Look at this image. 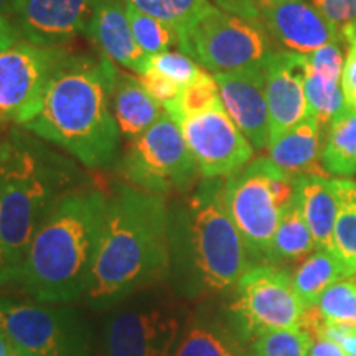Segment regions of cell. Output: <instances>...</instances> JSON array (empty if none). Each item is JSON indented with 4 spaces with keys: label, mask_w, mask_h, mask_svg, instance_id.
<instances>
[{
    "label": "cell",
    "mask_w": 356,
    "mask_h": 356,
    "mask_svg": "<svg viewBox=\"0 0 356 356\" xmlns=\"http://www.w3.org/2000/svg\"><path fill=\"white\" fill-rule=\"evenodd\" d=\"M168 286L186 302L229 296L254 264L225 203V180L202 178L168 204Z\"/></svg>",
    "instance_id": "1"
},
{
    "label": "cell",
    "mask_w": 356,
    "mask_h": 356,
    "mask_svg": "<svg viewBox=\"0 0 356 356\" xmlns=\"http://www.w3.org/2000/svg\"><path fill=\"white\" fill-rule=\"evenodd\" d=\"M167 197L119 185L108 200L84 302L109 310L134 293L168 282Z\"/></svg>",
    "instance_id": "2"
},
{
    "label": "cell",
    "mask_w": 356,
    "mask_h": 356,
    "mask_svg": "<svg viewBox=\"0 0 356 356\" xmlns=\"http://www.w3.org/2000/svg\"><path fill=\"white\" fill-rule=\"evenodd\" d=\"M114 68L102 55L97 60L66 53L48 79L42 109L25 131L58 145L84 167H109L121 140L111 106Z\"/></svg>",
    "instance_id": "3"
},
{
    "label": "cell",
    "mask_w": 356,
    "mask_h": 356,
    "mask_svg": "<svg viewBox=\"0 0 356 356\" xmlns=\"http://www.w3.org/2000/svg\"><path fill=\"white\" fill-rule=\"evenodd\" d=\"M0 264L3 284L19 282L29 246L55 204L81 186V172L73 159L13 129L0 140Z\"/></svg>",
    "instance_id": "4"
},
{
    "label": "cell",
    "mask_w": 356,
    "mask_h": 356,
    "mask_svg": "<svg viewBox=\"0 0 356 356\" xmlns=\"http://www.w3.org/2000/svg\"><path fill=\"white\" fill-rule=\"evenodd\" d=\"M108 200L102 190L81 185L44 218L19 279L33 300L68 304L86 296Z\"/></svg>",
    "instance_id": "5"
},
{
    "label": "cell",
    "mask_w": 356,
    "mask_h": 356,
    "mask_svg": "<svg viewBox=\"0 0 356 356\" xmlns=\"http://www.w3.org/2000/svg\"><path fill=\"white\" fill-rule=\"evenodd\" d=\"M190 314L170 286L144 289L109 309L95 356H170Z\"/></svg>",
    "instance_id": "6"
},
{
    "label": "cell",
    "mask_w": 356,
    "mask_h": 356,
    "mask_svg": "<svg viewBox=\"0 0 356 356\" xmlns=\"http://www.w3.org/2000/svg\"><path fill=\"white\" fill-rule=\"evenodd\" d=\"M296 195V177L269 157L251 160L225 180V203L252 259L266 264L284 211Z\"/></svg>",
    "instance_id": "7"
},
{
    "label": "cell",
    "mask_w": 356,
    "mask_h": 356,
    "mask_svg": "<svg viewBox=\"0 0 356 356\" xmlns=\"http://www.w3.org/2000/svg\"><path fill=\"white\" fill-rule=\"evenodd\" d=\"M0 332L30 356H95V333L70 305L0 297Z\"/></svg>",
    "instance_id": "8"
},
{
    "label": "cell",
    "mask_w": 356,
    "mask_h": 356,
    "mask_svg": "<svg viewBox=\"0 0 356 356\" xmlns=\"http://www.w3.org/2000/svg\"><path fill=\"white\" fill-rule=\"evenodd\" d=\"M222 309L248 345L267 332L302 328L307 312L293 289L292 274L274 264L248 269Z\"/></svg>",
    "instance_id": "9"
},
{
    "label": "cell",
    "mask_w": 356,
    "mask_h": 356,
    "mask_svg": "<svg viewBox=\"0 0 356 356\" xmlns=\"http://www.w3.org/2000/svg\"><path fill=\"white\" fill-rule=\"evenodd\" d=\"M119 173L129 185L163 197L186 193L200 178L181 129L165 109L157 122L132 139Z\"/></svg>",
    "instance_id": "10"
},
{
    "label": "cell",
    "mask_w": 356,
    "mask_h": 356,
    "mask_svg": "<svg viewBox=\"0 0 356 356\" xmlns=\"http://www.w3.org/2000/svg\"><path fill=\"white\" fill-rule=\"evenodd\" d=\"M269 38L262 26L210 6L178 33V47L215 74L266 61L274 53Z\"/></svg>",
    "instance_id": "11"
},
{
    "label": "cell",
    "mask_w": 356,
    "mask_h": 356,
    "mask_svg": "<svg viewBox=\"0 0 356 356\" xmlns=\"http://www.w3.org/2000/svg\"><path fill=\"white\" fill-rule=\"evenodd\" d=\"M66 55L60 47H38L19 40L0 51V126H26L42 109L44 88Z\"/></svg>",
    "instance_id": "12"
},
{
    "label": "cell",
    "mask_w": 356,
    "mask_h": 356,
    "mask_svg": "<svg viewBox=\"0 0 356 356\" xmlns=\"http://www.w3.org/2000/svg\"><path fill=\"white\" fill-rule=\"evenodd\" d=\"M202 178H228L254 157V147L225 108L177 121Z\"/></svg>",
    "instance_id": "13"
},
{
    "label": "cell",
    "mask_w": 356,
    "mask_h": 356,
    "mask_svg": "<svg viewBox=\"0 0 356 356\" xmlns=\"http://www.w3.org/2000/svg\"><path fill=\"white\" fill-rule=\"evenodd\" d=\"M99 0H13L20 37L38 47H60L86 33Z\"/></svg>",
    "instance_id": "14"
},
{
    "label": "cell",
    "mask_w": 356,
    "mask_h": 356,
    "mask_svg": "<svg viewBox=\"0 0 356 356\" xmlns=\"http://www.w3.org/2000/svg\"><path fill=\"white\" fill-rule=\"evenodd\" d=\"M257 12L262 29L287 51L310 55L345 38L307 0H257Z\"/></svg>",
    "instance_id": "15"
},
{
    "label": "cell",
    "mask_w": 356,
    "mask_h": 356,
    "mask_svg": "<svg viewBox=\"0 0 356 356\" xmlns=\"http://www.w3.org/2000/svg\"><path fill=\"white\" fill-rule=\"evenodd\" d=\"M220 88L222 108L254 150L269 145V109L266 99V73L262 63L213 74Z\"/></svg>",
    "instance_id": "16"
},
{
    "label": "cell",
    "mask_w": 356,
    "mask_h": 356,
    "mask_svg": "<svg viewBox=\"0 0 356 356\" xmlns=\"http://www.w3.org/2000/svg\"><path fill=\"white\" fill-rule=\"evenodd\" d=\"M269 142L309 115L305 96V55L274 51L264 61Z\"/></svg>",
    "instance_id": "17"
},
{
    "label": "cell",
    "mask_w": 356,
    "mask_h": 356,
    "mask_svg": "<svg viewBox=\"0 0 356 356\" xmlns=\"http://www.w3.org/2000/svg\"><path fill=\"white\" fill-rule=\"evenodd\" d=\"M170 356H249V345L236 333L225 309L204 300L190 314Z\"/></svg>",
    "instance_id": "18"
},
{
    "label": "cell",
    "mask_w": 356,
    "mask_h": 356,
    "mask_svg": "<svg viewBox=\"0 0 356 356\" xmlns=\"http://www.w3.org/2000/svg\"><path fill=\"white\" fill-rule=\"evenodd\" d=\"M86 35L102 56L131 70L137 76L145 74L149 55L134 38L124 0H99Z\"/></svg>",
    "instance_id": "19"
},
{
    "label": "cell",
    "mask_w": 356,
    "mask_h": 356,
    "mask_svg": "<svg viewBox=\"0 0 356 356\" xmlns=\"http://www.w3.org/2000/svg\"><path fill=\"white\" fill-rule=\"evenodd\" d=\"M323 144V126L317 115L309 113L305 119L270 140L267 145L269 159L289 175L299 177L307 173L327 175L320 162ZM328 177V175H327Z\"/></svg>",
    "instance_id": "20"
},
{
    "label": "cell",
    "mask_w": 356,
    "mask_h": 356,
    "mask_svg": "<svg viewBox=\"0 0 356 356\" xmlns=\"http://www.w3.org/2000/svg\"><path fill=\"white\" fill-rule=\"evenodd\" d=\"M111 106L121 136L136 139L159 121L163 108L154 99L137 76H129L115 65L111 83Z\"/></svg>",
    "instance_id": "21"
},
{
    "label": "cell",
    "mask_w": 356,
    "mask_h": 356,
    "mask_svg": "<svg viewBox=\"0 0 356 356\" xmlns=\"http://www.w3.org/2000/svg\"><path fill=\"white\" fill-rule=\"evenodd\" d=\"M296 195L317 249L333 252L337 198L332 188V178L315 173L296 177Z\"/></svg>",
    "instance_id": "22"
},
{
    "label": "cell",
    "mask_w": 356,
    "mask_h": 356,
    "mask_svg": "<svg viewBox=\"0 0 356 356\" xmlns=\"http://www.w3.org/2000/svg\"><path fill=\"white\" fill-rule=\"evenodd\" d=\"M320 162L327 175L337 178L356 175V111L348 104L323 129Z\"/></svg>",
    "instance_id": "23"
},
{
    "label": "cell",
    "mask_w": 356,
    "mask_h": 356,
    "mask_svg": "<svg viewBox=\"0 0 356 356\" xmlns=\"http://www.w3.org/2000/svg\"><path fill=\"white\" fill-rule=\"evenodd\" d=\"M350 277H353V274L338 259L335 252L327 249H315L293 270L292 284L300 302L309 310L317 305L327 289Z\"/></svg>",
    "instance_id": "24"
},
{
    "label": "cell",
    "mask_w": 356,
    "mask_h": 356,
    "mask_svg": "<svg viewBox=\"0 0 356 356\" xmlns=\"http://www.w3.org/2000/svg\"><path fill=\"white\" fill-rule=\"evenodd\" d=\"M315 249H317V244L307 226L299 198L293 195L291 204L280 218L266 264L279 266L284 262L304 261Z\"/></svg>",
    "instance_id": "25"
},
{
    "label": "cell",
    "mask_w": 356,
    "mask_h": 356,
    "mask_svg": "<svg viewBox=\"0 0 356 356\" xmlns=\"http://www.w3.org/2000/svg\"><path fill=\"white\" fill-rule=\"evenodd\" d=\"M337 198V221L333 231V252L356 274V181L351 178H332Z\"/></svg>",
    "instance_id": "26"
},
{
    "label": "cell",
    "mask_w": 356,
    "mask_h": 356,
    "mask_svg": "<svg viewBox=\"0 0 356 356\" xmlns=\"http://www.w3.org/2000/svg\"><path fill=\"white\" fill-rule=\"evenodd\" d=\"M221 108L222 102L220 88H218L215 76L207 73V70L193 83L181 88L180 95L175 99L163 106V109L175 119V122L184 118H190V115L203 114Z\"/></svg>",
    "instance_id": "27"
},
{
    "label": "cell",
    "mask_w": 356,
    "mask_h": 356,
    "mask_svg": "<svg viewBox=\"0 0 356 356\" xmlns=\"http://www.w3.org/2000/svg\"><path fill=\"white\" fill-rule=\"evenodd\" d=\"M341 79H332L315 73L305 65V96L312 114L317 115L323 129L345 108Z\"/></svg>",
    "instance_id": "28"
},
{
    "label": "cell",
    "mask_w": 356,
    "mask_h": 356,
    "mask_svg": "<svg viewBox=\"0 0 356 356\" xmlns=\"http://www.w3.org/2000/svg\"><path fill=\"white\" fill-rule=\"evenodd\" d=\"M126 12L134 38L145 55H159V53L170 50L173 44H178L177 32L165 22L147 15L131 3H126Z\"/></svg>",
    "instance_id": "29"
},
{
    "label": "cell",
    "mask_w": 356,
    "mask_h": 356,
    "mask_svg": "<svg viewBox=\"0 0 356 356\" xmlns=\"http://www.w3.org/2000/svg\"><path fill=\"white\" fill-rule=\"evenodd\" d=\"M140 12L165 22L173 30L181 33L195 19L211 6L210 0H124Z\"/></svg>",
    "instance_id": "30"
},
{
    "label": "cell",
    "mask_w": 356,
    "mask_h": 356,
    "mask_svg": "<svg viewBox=\"0 0 356 356\" xmlns=\"http://www.w3.org/2000/svg\"><path fill=\"white\" fill-rule=\"evenodd\" d=\"M312 310L322 322L356 327V280L350 277L333 284Z\"/></svg>",
    "instance_id": "31"
},
{
    "label": "cell",
    "mask_w": 356,
    "mask_h": 356,
    "mask_svg": "<svg viewBox=\"0 0 356 356\" xmlns=\"http://www.w3.org/2000/svg\"><path fill=\"white\" fill-rule=\"evenodd\" d=\"M312 335L304 328L267 332L249 343V356H307Z\"/></svg>",
    "instance_id": "32"
},
{
    "label": "cell",
    "mask_w": 356,
    "mask_h": 356,
    "mask_svg": "<svg viewBox=\"0 0 356 356\" xmlns=\"http://www.w3.org/2000/svg\"><path fill=\"white\" fill-rule=\"evenodd\" d=\"M203 71L202 66L186 53L167 50L159 55L149 56L145 74H155V76L170 79L184 88L186 84L193 83Z\"/></svg>",
    "instance_id": "33"
},
{
    "label": "cell",
    "mask_w": 356,
    "mask_h": 356,
    "mask_svg": "<svg viewBox=\"0 0 356 356\" xmlns=\"http://www.w3.org/2000/svg\"><path fill=\"white\" fill-rule=\"evenodd\" d=\"M312 6L343 35L345 29H356V0H312Z\"/></svg>",
    "instance_id": "34"
},
{
    "label": "cell",
    "mask_w": 356,
    "mask_h": 356,
    "mask_svg": "<svg viewBox=\"0 0 356 356\" xmlns=\"http://www.w3.org/2000/svg\"><path fill=\"white\" fill-rule=\"evenodd\" d=\"M343 37L348 43L346 58L343 65V74H341V89H343L345 102L356 111V29L343 30Z\"/></svg>",
    "instance_id": "35"
},
{
    "label": "cell",
    "mask_w": 356,
    "mask_h": 356,
    "mask_svg": "<svg viewBox=\"0 0 356 356\" xmlns=\"http://www.w3.org/2000/svg\"><path fill=\"white\" fill-rule=\"evenodd\" d=\"M137 78H139L142 86L145 88V91L149 92L162 108L175 99L181 91V86H178L177 83L162 76H155V74H142V76Z\"/></svg>",
    "instance_id": "36"
},
{
    "label": "cell",
    "mask_w": 356,
    "mask_h": 356,
    "mask_svg": "<svg viewBox=\"0 0 356 356\" xmlns=\"http://www.w3.org/2000/svg\"><path fill=\"white\" fill-rule=\"evenodd\" d=\"M307 356H346L335 341L327 337H314Z\"/></svg>",
    "instance_id": "37"
},
{
    "label": "cell",
    "mask_w": 356,
    "mask_h": 356,
    "mask_svg": "<svg viewBox=\"0 0 356 356\" xmlns=\"http://www.w3.org/2000/svg\"><path fill=\"white\" fill-rule=\"evenodd\" d=\"M20 40V32L12 20L0 15V51L12 47Z\"/></svg>",
    "instance_id": "38"
},
{
    "label": "cell",
    "mask_w": 356,
    "mask_h": 356,
    "mask_svg": "<svg viewBox=\"0 0 356 356\" xmlns=\"http://www.w3.org/2000/svg\"><path fill=\"white\" fill-rule=\"evenodd\" d=\"M17 353H19V350L10 343V340H8L2 332H0V356H15Z\"/></svg>",
    "instance_id": "39"
},
{
    "label": "cell",
    "mask_w": 356,
    "mask_h": 356,
    "mask_svg": "<svg viewBox=\"0 0 356 356\" xmlns=\"http://www.w3.org/2000/svg\"><path fill=\"white\" fill-rule=\"evenodd\" d=\"M12 6H13V0H0V15L3 17L12 15Z\"/></svg>",
    "instance_id": "40"
},
{
    "label": "cell",
    "mask_w": 356,
    "mask_h": 356,
    "mask_svg": "<svg viewBox=\"0 0 356 356\" xmlns=\"http://www.w3.org/2000/svg\"><path fill=\"white\" fill-rule=\"evenodd\" d=\"M0 198H2V152H0ZM0 286H3L2 264H0Z\"/></svg>",
    "instance_id": "41"
},
{
    "label": "cell",
    "mask_w": 356,
    "mask_h": 356,
    "mask_svg": "<svg viewBox=\"0 0 356 356\" xmlns=\"http://www.w3.org/2000/svg\"><path fill=\"white\" fill-rule=\"evenodd\" d=\"M15 356H30V355H25V353H22V351H19Z\"/></svg>",
    "instance_id": "42"
},
{
    "label": "cell",
    "mask_w": 356,
    "mask_h": 356,
    "mask_svg": "<svg viewBox=\"0 0 356 356\" xmlns=\"http://www.w3.org/2000/svg\"><path fill=\"white\" fill-rule=\"evenodd\" d=\"M353 279H355V280H356V274H355V275H353Z\"/></svg>",
    "instance_id": "43"
}]
</instances>
